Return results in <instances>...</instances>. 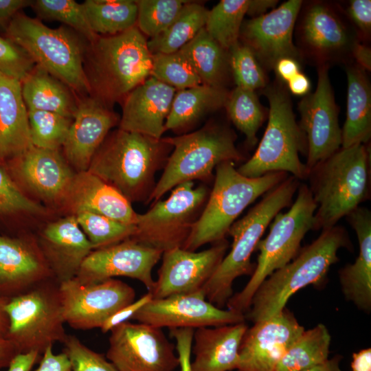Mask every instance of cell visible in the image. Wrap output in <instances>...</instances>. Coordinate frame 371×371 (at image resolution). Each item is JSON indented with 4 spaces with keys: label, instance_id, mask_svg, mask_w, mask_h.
Masks as SVG:
<instances>
[{
    "label": "cell",
    "instance_id": "53",
    "mask_svg": "<svg viewBox=\"0 0 371 371\" xmlns=\"http://www.w3.org/2000/svg\"><path fill=\"white\" fill-rule=\"evenodd\" d=\"M32 0H0V25L6 27L11 19L20 11L32 6Z\"/></svg>",
    "mask_w": 371,
    "mask_h": 371
},
{
    "label": "cell",
    "instance_id": "56",
    "mask_svg": "<svg viewBox=\"0 0 371 371\" xmlns=\"http://www.w3.org/2000/svg\"><path fill=\"white\" fill-rule=\"evenodd\" d=\"M350 52L357 61V65L365 71L371 70V49L369 46L356 41Z\"/></svg>",
    "mask_w": 371,
    "mask_h": 371
},
{
    "label": "cell",
    "instance_id": "58",
    "mask_svg": "<svg viewBox=\"0 0 371 371\" xmlns=\"http://www.w3.org/2000/svg\"><path fill=\"white\" fill-rule=\"evenodd\" d=\"M350 366L352 371H371L370 348L354 352Z\"/></svg>",
    "mask_w": 371,
    "mask_h": 371
},
{
    "label": "cell",
    "instance_id": "43",
    "mask_svg": "<svg viewBox=\"0 0 371 371\" xmlns=\"http://www.w3.org/2000/svg\"><path fill=\"white\" fill-rule=\"evenodd\" d=\"M150 76L182 90L201 85L189 61L180 52L152 54Z\"/></svg>",
    "mask_w": 371,
    "mask_h": 371
},
{
    "label": "cell",
    "instance_id": "9",
    "mask_svg": "<svg viewBox=\"0 0 371 371\" xmlns=\"http://www.w3.org/2000/svg\"><path fill=\"white\" fill-rule=\"evenodd\" d=\"M280 81L265 88L269 104L268 122L254 154L237 169L242 175L257 178L284 172L306 180L308 170L300 159L306 156V137L295 120L287 89Z\"/></svg>",
    "mask_w": 371,
    "mask_h": 371
},
{
    "label": "cell",
    "instance_id": "60",
    "mask_svg": "<svg viewBox=\"0 0 371 371\" xmlns=\"http://www.w3.org/2000/svg\"><path fill=\"white\" fill-rule=\"evenodd\" d=\"M278 2L276 0H249L247 14L253 18L263 15L268 10L275 8Z\"/></svg>",
    "mask_w": 371,
    "mask_h": 371
},
{
    "label": "cell",
    "instance_id": "38",
    "mask_svg": "<svg viewBox=\"0 0 371 371\" xmlns=\"http://www.w3.org/2000/svg\"><path fill=\"white\" fill-rule=\"evenodd\" d=\"M249 4V0H221L208 11L204 28L227 51L240 41Z\"/></svg>",
    "mask_w": 371,
    "mask_h": 371
},
{
    "label": "cell",
    "instance_id": "10",
    "mask_svg": "<svg viewBox=\"0 0 371 371\" xmlns=\"http://www.w3.org/2000/svg\"><path fill=\"white\" fill-rule=\"evenodd\" d=\"M297 198L285 213L276 214L270 223L268 235L258 242L257 264L244 288L228 300L227 309L245 313L260 284L273 272L291 262L299 253L301 242L313 230L317 205L308 186L300 184Z\"/></svg>",
    "mask_w": 371,
    "mask_h": 371
},
{
    "label": "cell",
    "instance_id": "62",
    "mask_svg": "<svg viewBox=\"0 0 371 371\" xmlns=\"http://www.w3.org/2000/svg\"><path fill=\"white\" fill-rule=\"evenodd\" d=\"M8 300L0 295V337L5 338L8 330L9 319L5 310Z\"/></svg>",
    "mask_w": 371,
    "mask_h": 371
},
{
    "label": "cell",
    "instance_id": "54",
    "mask_svg": "<svg viewBox=\"0 0 371 371\" xmlns=\"http://www.w3.org/2000/svg\"><path fill=\"white\" fill-rule=\"evenodd\" d=\"M273 69L280 81L287 82L300 72V62L292 58H283L276 63Z\"/></svg>",
    "mask_w": 371,
    "mask_h": 371
},
{
    "label": "cell",
    "instance_id": "3",
    "mask_svg": "<svg viewBox=\"0 0 371 371\" xmlns=\"http://www.w3.org/2000/svg\"><path fill=\"white\" fill-rule=\"evenodd\" d=\"M370 149L341 148L310 170L307 179L317 205L313 230L335 225L370 198Z\"/></svg>",
    "mask_w": 371,
    "mask_h": 371
},
{
    "label": "cell",
    "instance_id": "23",
    "mask_svg": "<svg viewBox=\"0 0 371 371\" xmlns=\"http://www.w3.org/2000/svg\"><path fill=\"white\" fill-rule=\"evenodd\" d=\"M119 122L112 109L89 95L80 98L63 146L69 164L78 172L87 171L110 130Z\"/></svg>",
    "mask_w": 371,
    "mask_h": 371
},
{
    "label": "cell",
    "instance_id": "50",
    "mask_svg": "<svg viewBox=\"0 0 371 371\" xmlns=\"http://www.w3.org/2000/svg\"><path fill=\"white\" fill-rule=\"evenodd\" d=\"M152 300V294L148 292L139 299L119 309L106 319L100 328L101 331L103 333L110 332L116 326L128 322L143 306Z\"/></svg>",
    "mask_w": 371,
    "mask_h": 371
},
{
    "label": "cell",
    "instance_id": "44",
    "mask_svg": "<svg viewBox=\"0 0 371 371\" xmlns=\"http://www.w3.org/2000/svg\"><path fill=\"white\" fill-rule=\"evenodd\" d=\"M47 212L43 206L25 194L0 163V225L8 226L9 223L24 215H42Z\"/></svg>",
    "mask_w": 371,
    "mask_h": 371
},
{
    "label": "cell",
    "instance_id": "40",
    "mask_svg": "<svg viewBox=\"0 0 371 371\" xmlns=\"http://www.w3.org/2000/svg\"><path fill=\"white\" fill-rule=\"evenodd\" d=\"M74 216L93 250L117 244L131 238L135 232V225L126 224L102 215L81 212Z\"/></svg>",
    "mask_w": 371,
    "mask_h": 371
},
{
    "label": "cell",
    "instance_id": "8",
    "mask_svg": "<svg viewBox=\"0 0 371 371\" xmlns=\"http://www.w3.org/2000/svg\"><path fill=\"white\" fill-rule=\"evenodd\" d=\"M172 146L164 171L150 198L155 203L177 186L200 180L209 182L221 163L243 161L245 156L235 144L236 136L228 126L209 123L195 131L164 137Z\"/></svg>",
    "mask_w": 371,
    "mask_h": 371
},
{
    "label": "cell",
    "instance_id": "37",
    "mask_svg": "<svg viewBox=\"0 0 371 371\" xmlns=\"http://www.w3.org/2000/svg\"><path fill=\"white\" fill-rule=\"evenodd\" d=\"M82 4L90 27L97 35H115L136 26L135 1L86 0Z\"/></svg>",
    "mask_w": 371,
    "mask_h": 371
},
{
    "label": "cell",
    "instance_id": "15",
    "mask_svg": "<svg viewBox=\"0 0 371 371\" xmlns=\"http://www.w3.org/2000/svg\"><path fill=\"white\" fill-rule=\"evenodd\" d=\"M59 291L64 320L77 330L100 328L136 295L132 286L115 278L87 284L73 278L59 283Z\"/></svg>",
    "mask_w": 371,
    "mask_h": 371
},
{
    "label": "cell",
    "instance_id": "59",
    "mask_svg": "<svg viewBox=\"0 0 371 371\" xmlns=\"http://www.w3.org/2000/svg\"><path fill=\"white\" fill-rule=\"evenodd\" d=\"M18 354L16 348L9 339L0 337V370L8 368Z\"/></svg>",
    "mask_w": 371,
    "mask_h": 371
},
{
    "label": "cell",
    "instance_id": "27",
    "mask_svg": "<svg viewBox=\"0 0 371 371\" xmlns=\"http://www.w3.org/2000/svg\"><path fill=\"white\" fill-rule=\"evenodd\" d=\"M300 34L305 49L318 60L350 52L356 41L335 10L326 3H313L304 10Z\"/></svg>",
    "mask_w": 371,
    "mask_h": 371
},
{
    "label": "cell",
    "instance_id": "51",
    "mask_svg": "<svg viewBox=\"0 0 371 371\" xmlns=\"http://www.w3.org/2000/svg\"><path fill=\"white\" fill-rule=\"evenodd\" d=\"M346 12L362 35L368 38L371 31V1H350Z\"/></svg>",
    "mask_w": 371,
    "mask_h": 371
},
{
    "label": "cell",
    "instance_id": "55",
    "mask_svg": "<svg viewBox=\"0 0 371 371\" xmlns=\"http://www.w3.org/2000/svg\"><path fill=\"white\" fill-rule=\"evenodd\" d=\"M41 358V355L36 352L18 354L8 367L7 371H30Z\"/></svg>",
    "mask_w": 371,
    "mask_h": 371
},
{
    "label": "cell",
    "instance_id": "24",
    "mask_svg": "<svg viewBox=\"0 0 371 371\" xmlns=\"http://www.w3.org/2000/svg\"><path fill=\"white\" fill-rule=\"evenodd\" d=\"M177 90L150 76L122 101L119 128L161 139Z\"/></svg>",
    "mask_w": 371,
    "mask_h": 371
},
{
    "label": "cell",
    "instance_id": "35",
    "mask_svg": "<svg viewBox=\"0 0 371 371\" xmlns=\"http://www.w3.org/2000/svg\"><path fill=\"white\" fill-rule=\"evenodd\" d=\"M331 337L326 326L318 324L304 330L290 346L274 371H303L329 358Z\"/></svg>",
    "mask_w": 371,
    "mask_h": 371
},
{
    "label": "cell",
    "instance_id": "20",
    "mask_svg": "<svg viewBox=\"0 0 371 371\" xmlns=\"http://www.w3.org/2000/svg\"><path fill=\"white\" fill-rule=\"evenodd\" d=\"M3 165L23 191L61 206L74 175L59 150L34 146Z\"/></svg>",
    "mask_w": 371,
    "mask_h": 371
},
{
    "label": "cell",
    "instance_id": "22",
    "mask_svg": "<svg viewBox=\"0 0 371 371\" xmlns=\"http://www.w3.org/2000/svg\"><path fill=\"white\" fill-rule=\"evenodd\" d=\"M51 279L52 272L38 241L0 234L1 296L10 299Z\"/></svg>",
    "mask_w": 371,
    "mask_h": 371
},
{
    "label": "cell",
    "instance_id": "42",
    "mask_svg": "<svg viewBox=\"0 0 371 371\" xmlns=\"http://www.w3.org/2000/svg\"><path fill=\"white\" fill-rule=\"evenodd\" d=\"M31 7L38 18L61 22L89 42L98 36L90 27L82 3L74 0H36Z\"/></svg>",
    "mask_w": 371,
    "mask_h": 371
},
{
    "label": "cell",
    "instance_id": "34",
    "mask_svg": "<svg viewBox=\"0 0 371 371\" xmlns=\"http://www.w3.org/2000/svg\"><path fill=\"white\" fill-rule=\"evenodd\" d=\"M179 51L189 61L202 85L225 88L231 74L229 52L204 27Z\"/></svg>",
    "mask_w": 371,
    "mask_h": 371
},
{
    "label": "cell",
    "instance_id": "49",
    "mask_svg": "<svg viewBox=\"0 0 371 371\" xmlns=\"http://www.w3.org/2000/svg\"><path fill=\"white\" fill-rule=\"evenodd\" d=\"M194 329L178 328L170 329V335L176 341V350L179 359L180 371H192L191 368V351Z\"/></svg>",
    "mask_w": 371,
    "mask_h": 371
},
{
    "label": "cell",
    "instance_id": "32",
    "mask_svg": "<svg viewBox=\"0 0 371 371\" xmlns=\"http://www.w3.org/2000/svg\"><path fill=\"white\" fill-rule=\"evenodd\" d=\"M27 110L56 113L73 118L80 97L67 85L36 65L21 82Z\"/></svg>",
    "mask_w": 371,
    "mask_h": 371
},
{
    "label": "cell",
    "instance_id": "16",
    "mask_svg": "<svg viewBox=\"0 0 371 371\" xmlns=\"http://www.w3.org/2000/svg\"><path fill=\"white\" fill-rule=\"evenodd\" d=\"M158 328L219 326L245 322L243 313L223 309L207 301L203 291L153 300L132 318Z\"/></svg>",
    "mask_w": 371,
    "mask_h": 371
},
{
    "label": "cell",
    "instance_id": "2",
    "mask_svg": "<svg viewBox=\"0 0 371 371\" xmlns=\"http://www.w3.org/2000/svg\"><path fill=\"white\" fill-rule=\"evenodd\" d=\"M83 66L89 96L112 109L150 76L152 54L135 26L89 42Z\"/></svg>",
    "mask_w": 371,
    "mask_h": 371
},
{
    "label": "cell",
    "instance_id": "52",
    "mask_svg": "<svg viewBox=\"0 0 371 371\" xmlns=\"http://www.w3.org/2000/svg\"><path fill=\"white\" fill-rule=\"evenodd\" d=\"M52 347L45 350L38 366L34 371H71V363L67 355L64 352L54 354Z\"/></svg>",
    "mask_w": 371,
    "mask_h": 371
},
{
    "label": "cell",
    "instance_id": "28",
    "mask_svg": "<svg viewBox=\"0 0 371 371\" xmlns=\"http://www.w3.org/2000/svg\"><path fill=\"white\" fill-rule=\"evenodd\" d=\"M355 230L359 246V256L352 264L339 270L342 293L347 301L369 313L371 311V212L359 206L346 216Z\"/></svg>",
    "mask_w": 371,
    "mask_h": 371
},
{
    "label": "cell",
    "instance_id": "14",
    "mask_svg": "<svg viewBox=\"0 0 371 371\" xmlns=\"http://www.w3.org/2000/svg\"><path fill=\"white\" fill-rule=\"evenodd\" d=\"M299 126L307 142L306 166L308 170L324 161L342 145L339 109L331 86L328 66L322 65L317 72L315 91L303 96L298 104Z\"/></svg>",
    "mask_w": 371,
    "mask_h": 371
},
{
    "label": "cell",
    "instance_id": "6",
    "mask_svg": "<svg viewBox=\"0 0 371 371\" xmlns=\"http://www.w3.org/2000/svg\"><path fill=\"white\" fill-rule=\"evenodd\" d=\"M5 30V36L23 48L36 65L64 82L80 98L89 95L83 66L89 41L84 36L64 25L50 28L21 12Z\"/></svg>",
    "mask_w": 371,
    "mask_h": 371
},
{
    "label": "cell",
    "instance_id": "12",
    "mask_svg": "<svg viewBox=\"0 0 371 371\" xmlns=\"http://www.w3.org/2000/svg\"><path fill=\"white\" fill-rule=\"evenodd\" d=\"M210 192L204 184L195 188L194 181L177 186L166 199L153 203L147 212L137 214L135 232L130 238L162 252L182 248Z\"/></svg>",
    "mask_w": 371,
    "mask_h": 371
},
{
    "label": "cell",
    "instance_id": "31",
    "mask_svg": "<svg viewBox=\"0 0 371 371\" xmlns=\"http://www.w3.org/2000/svg\"><path fill=\"white\" fill-rule=\"evenodd\" d=\"M346 116L342 148L368 144L371 137V87L366 71L358 65L346 68Z\"/></svg>",
    "mask_w": 371,
    "mask_h": 371
},
{
    "label": "cell",
    "instance_id": "21",
    "mask_svg": "<svg viewBox=\"0 0 371 371\" xmlns=\"http://www.w3.org/2000/svg\"><path fill=\"white\" fill-rule=\"evenodd\" d=\"M286 308L247 328L239 348L236 371H274L294 341L304 330Z\"/></svg>",
    "mask_w": 371,
    "mask_h": 371
},
{
    "label": "cell",
    "instance_id": "5",
    "mask_svg": "<svg viewBox=\"0 0 371 371\" xmlns=\"http://www.w3.org/2000/svg\"><path fill=\"white\" fill-rule=\"evenodd\" d=\"M300 184L289 175L231 225L227 232L233 239L231 249L202 289L207 301L223 308L233 295L234 281L252 274L256 267L251 262L252 253L276 214L291 205Z\"/></svg>",
    "mask_w": 371,
    "mask_h": 371
},
{
    "label": "cell",
    "instance_id": "1",
    "mask_svg": "<svg viewBox=\"0 0 371 371\" xmlns=\"http://www.w3.org/2000/svg\"><path fill=\"white\" fill-rule=\"evenodd\" d=\"M171 145L142 134L118 128L109 133L88 171L119 191L131 203H149L155 175L164 168Z\"/></svg>",
    "mask_w": 371,
    "mask_h": 371
},
{
    "label": "cell",
    "instance_id": "47",
    "mask_svg": "<svg viewBox=\"0 0 371 371\" xmlns=\"http://www.w3.org/2000/svg\"><path fill=\"white\" fill-rule=\"evenodd\" d=\"M36 63L20 45L0 36V73L22 82L32 71Z\"/></svg>",
    "mask_w": 371,
    "mask_h": 371
},
{
    "label": "cell",
    "instance_id": "25",
    "mask_svg": "<svg viewBox=\"0 0 371 371\" xmlns=\"http://www.w3.org/2000/svg\"><path fill=\"white\" fill-rule=\"evenodd\" d=\"M38 243L58 283L74 278L85 259L93 250L74 215L47 225Z\"/></svg>",
    "mask_w": 371,
    "mask_h": 371
},
{
    "label": "cell",
    "instance_id": "41",
    "mask_svg": "<svg viewBox=\"0 0 371 371\" xmlns=\"http://www.w3.org/2000/svg\"><path fill=\"white\" fill-rule=\"evenodd\" d=\"M27 114L34 146L49 150L63 147L73 118L40 110H27Z\"/></svg>",
    "mask_w": 371,
    "mask_h": 371
},
{
    "label": "cell",
    "instance_id": "45",
    "mask_svg": "<svg viewBox=\"0 0 371 371\" xmlns=\"http://www.w3.org/2000/svg\"><path fill=\"white\" fill-rule=\"evenodd\" d=\"M136 26L144 35L154 38L172 23L188 1L137 0Z\"/></svg>",
    "mask_w": 371,
    "mask_h": 371
},
{
    "label": "cell",
    "instance_id": "13",
    "mask_svg": "<svg viewBox=\"0 0 371 371\" xmlns=\"http://www.w3.org/2000/svg\"><path fill=\"white\" fill-rule=\"evenodd\" d=\"M110 332L106 358L117 371H174L179 367L176 348L162 328L126 322Z\"/></svg>",
    "mask_w": 371,
    "mask_h": 371
},
{
    "label": "cell",
    "instance_id": "33",
    "mask_svg": "<svg viewBox=\"0 0 371 371\" xmlns=\"http://www.w3.org/2000/svg\"><path fill=\"white\" fill-rule=\"evenodd\" d=\"M229 95L226 88L202 84L177 91L165 122V130L184 131L210 113L225 107Z\"/></svg>",
    "mask_w": 371,
    "mask_h": 371
},
{
    "label": "cell",
    "instance_id": "17",
    "mask_svg": "<svg viewBox=\"0 0 371 371\" xmlns=\"http://www.w3.org/2000/svg\"><path fill=\"white\" fill-rule=\"evenodd\" d=\"M163 252L128 238L117 244L93 250L74 278L81 284H93L122 276L141 282L151 292L152 271Z\"/></svg>",
    "mask_w": 371,
    "mask_h": 371
},
{
    "label": "cell",
    "instance_id": "4",
    "mask_svg": "<svg viewBox=\"0 0 371 371\" xmlns=\"http://www.w3.org/2000/svg\"><path fill=\"white\" fill-rule=\"evenodd\" d=\"M352 247L344 227L323 229L291 262L260 284L251 299L247 318L255 323L280 313L294 293L310 284L323 283L331 266L339 260L338 251Z\"/></svg>",
    "mask_w": 371,
    "mask_h": 371
},
{
    "label": "cell",
    "instance_id": "36",
    "mask_svg": "<svg viewBox=\"0 0 371 371\" xmlns=\"http://www.w3.org/2000/svg\"><path fill=\"white\" fill-rule=\"evenodd\" d=\"M208 11L201 3L188 1L168 28L148 41L151 54L179 51L205 27Z\"/></svg>",
    "mask_w": 371,
    "mask_h": 371
},
{
    "label": "cell",
    "instance_id": "26",
    "mask_svg": "<svg viewBox=\"0 0 371 371\" xmlns=\"http://www.w3.org/2000/svg\"><path fill=\"white\" fill-rule=\"evenodd\" d=\"M62 206L71 215L90 212L130 225H135L137 220L131 203L88 170L74 174Z\"/></svg>",
    "mask_w": 371,
    "mask_h": 371
},
{
    "label": "cell",
    "instance_id": "39",
    "mask_svg": "<svg viewBox=\"0 0 371 371\" xmlns=\"http://www.w3.org/2000/svg\"><path fill=\"white\" fill-rule=\"evenodd\" d=\"M228 117L245 136L249 148L258 142L257 133L266 119V113L254 91L236 87L225 106Z\"/></svg>",
    "mask_w": 371,
    "mask_h": 371
},
{
    "label": "cell",
    "instance_id": "19",
    "mask_svg": "<svg viewBox=\"0 0 371 371\" xmlns=\"http://www.w3.org/2000/svg\"><path fill=\"white\" fill-rule=\"evenodd\" d=\"M302 3L301 0H289L268 13L243 22L240 38L251 48L262 67L273 69L283 58L300 62L301 55L293 43V35Z\"/></svg>",
    "mask_w": 371,
    "mask_h": 371
},
{
    "label": "cell",
    "instance_id": "57",
    "mask_svg": "<svg viewBox=\"0 0 371 371\" xmlns=\"http://www.w3.org/2000/svg\"><path fill=\"white\" fill-rule=\"evenodd\" d=\"M286 83L288 89L295 95L304 96L309 93L311 89V82L308 78L301 71Z\"/></svg>",
    "mask_w": 371,
    "mask_h": 371
},
{
    "label": "cell",
    "instance_id": "29",
    "mask_svg": "<svg viewBox=\"0 0 371 371\" xmlns=\"http://www.w3.org/2000/svg\"><path fill=\"white\" fill-rule=\"evenodd\" d=\"M248 328L245 322L201 327L193 334L192 371H232L239 362V348Z\"/></svg>",
    "mask_w": 371,
    "mask_h": 371
},
{
    "label": "cell",
    "instance_id": "18",
    "mask_svg": "<svg viewBox=\"0 0 371 371\" xmlns=\"http://www.w3.org/2000/svg\"><path fill=\"white\" fill-rule=\"evenodd\" d=\"M228 248V241L223 239L201 251L183 248L164 251L157 279L150 292L153 298L202 291L226 255Z\"/></svg>",
    "mask_w": 371,
    "mask_h": 371
},
{
    "label": "cell",
    "instance_id": "48",
    "mask_svg": "<svg viewBox=\"0 0 371 371\" xmlns=\"http://www.w3.org/2000/svg\"><path fill=\"white\" fill-rule=\"evenodd\" d=\"M63 344L71 371H117L103 355L89 348L76 336L67 335Z\"/></svg>",
    "mask_w": 371,
    "mask_h": 371
},
{
    "label": "cell",
    "instance_id": "30",
    "mask_svg": "<svg viewBox=\"0 0 371 371\" xmlns=\"http://www.w3.org/2000/svg\"><path fill=\"white\" fill-rule=\"evenodd\" d=\"M32 146L21 82L0 73V163L17 158Z\"/></svg>",
    "mask_w": 371,
    "mask_h": 371
},
{
    "label": "cell",
    "instance_id": "11",
    "mask_svg": "<svg viewBox=\"0 0 371 371\" xmlns=\"http://www.w3.org/2000/svg\"><path fill=\"white\" fill-rule=\"evenodd\" d=\"M5 310L9 319L5 338L19 354L36 352L42 355L67 337L59 283L54 279L9 299Z\"/></svg>",
    "mask_w": 371,
    "mask_h": 371
},
{
    "label": "cell",
    "instance_id": "46",
    "mask_svg": "<svg viewBox=\"0 0 371 371\" xmlns=\"http://www.w3.org/2000/svg\"><path fill=\"white\" fill-rule=\"evenodd\" d=\"M228 52L231 74L236 87L254 91L267 87L263 67L249 46L239 41Z\"/></svg>",
    "mask_w": 371,
    "mask_h": 371
},
{
    "label": "cell",
    "instance_id": "7",
    "mask_svg": "<svg viewBox=\"0 0 371 371\" xmlns=\"http://www.w3.org/2000/svg\"><path fill=\"white\" fill-rule=\"evenodd\" d=\"M288 176L276 172L249 178L240 174L232 161L218 165L205 207L182 248L194 251L205 244L225 239L229 227L244 210Z\"/></svg>",
    "mask_w": 371,
    "mask_h": 371
},
{
    "label": "cell",
    "instance_id": "61",
    "mask_svg": "<svg viewBox=\"0 0 371 371\" xmlns=\"http://www.w3.org/2000/svg\"><path fill=\"white\" fill-rule=\"evenodd\" d=\"M341 359L342 357L337 355L303 371H343L340 366Z\"/></svg>",
    "mask_w": 371,
    "mask_h": 371
}]
</instances>
